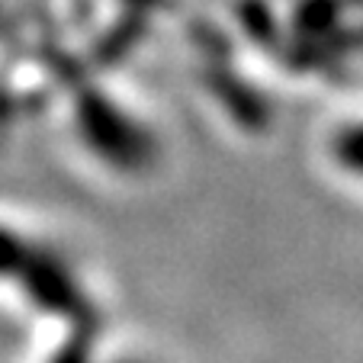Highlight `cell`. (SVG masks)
<instances>
[{"label": "cell", "instance_id": "obj_1", "mask_svg": "<svg viewBox=\"0 0 363 363\" xmlns=\"http://www.w3.org/2000/svg\"><path fill=\"white\" fill-rule=\"evenodd\" d=\"M81 132L84 142L96 151V158H103L116 171L142 174L158 158L155 135L142 125V119H135L116 100H106L100 94H90L81 103Z\"/></svg>", "mask_w": 363, "mask_h": 363}, {"label": "cell", "instance_id": "obj_2", "mask_svg": "<svg viewBox=\"0 0 363 363\" xmlns=\"http://www.w3.org/2000/svg\"><path fill=\"white\" fill-rule=\"evenodd\" d=\"M325 158L344 180L363 186V116H347L331 125L325 138Z\"/></svg>", "mask_w": 363, "mask_h": 363}]
</instances>
